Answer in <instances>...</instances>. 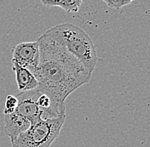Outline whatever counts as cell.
Wrapping results in <instances>:
<instances>
[{
    "label": "cell",
    "mask_w": 150,
    "mask_h": 147,
    "mask_svg": "<svg viewBox=\"0 0 150 147\" xmlns=\"http://www.w3.org/2000/svg\"><path fill=\"white\" fill-rule=\"evenodd\" d=\"M37 42L39 58L34 76L38 87L48 90L64 103L77 89L89 83L92 72L46 35L42 34Z\"/></svg>",
    "instance_id": "obj_1"
},
{
    "label": "cell",
    "mask_w": 150,
    "mask_h": 147,
    "mask_svg": "<svg viewBox=\"0 0 150 147\" xmlns=\"http://www.w3.org/2000/svg\"><path fill=\"white\" fill-rule=\"evenodd\" d=\"M93 72L97 61L96 48L90 36L73 23H62L44 32Z\"/></svg>",
    "instance_id": "obj_2"
},
{
    "label": "cell",
    "mask_w": 150,
    "mask_h": 147,
    "mask_svg": "<svg viewBox=\"0 0 150 147\" xmlns=\"http://www.w3.org/2000/svg\"><path fill=\"white\" fill-rule=\"evenodd\" d=\"M67 117L63 112L56 118L41 120L11 141L12 147H50L59 137Z\"/></svg>",
    "instance_id": "obj_3"
},
{
    "label": "cell",
    "mask_w": 150,
    "mask_h": 147,
    "mask_svg": "<svg viewBox=\"0 0 150 147\" xmlns=\"http://www.w3.org/2000/svg\"><path fill=\"white\" fill-rule=\"evenodd\" d=\"M12 62L35 73L38 65L39 49L38 42L20 43L13 49Z\"/></svg>",
    "instance_id": "obj_4"
},
{
    "label": "cell",
    "mask_w": 150,
    "mask_h": 147,
    "mask_svg": "<svg viewBox=\"0 0 150 147\" xmlns=\"http://www.w3.org/2000/svg\"><path fill=\"white\" fill-rule=\"evenodd\" d=\"M31 125L29 120L16 111L9 115H4V132L10 139V142L27 131Z\"/></svg>",
    "instance_id": "obj_5"
},
{
    "label": "cell",
    "mask_w": 150,
    "mask_h": 147,
    "mask_svg": "<svg viewBox=\"0 0 150 147\" xmlns=\"http://www.w3.org/2000/svg\"><path fill=\"white\" fill-rule=\"evenodd\" d=\"M12 70L16 73V83L20 92L33 90L38 86L37 78L29 70L21 67L16 62H12Z\"/></svg>",
    "instance_id": "obj_6"
},
{
    "label": "cell",
    "mask_w": 150,
    "mask_h": 147,
    "mask_svg": "<svg viewBox=\"0 0 150 147\" xmlns=\"http://www.w3.org/2000/svg\"><path fill=\"white\" fill-rule=\"evenodd\" d=\"M84 0H41L47 7H60L67 13L78 12Z\"/></svg>",
    "instance_id": "obj_7"
},
{
    "label": "cell",
    "mask_w": 150,
    "mask_h": 147,
    "mask_svg": "<svg viewBox=\"0 0 150 147\" xmlns=\"http://www.w3.org/2000/svg\"><path fill=\"white\" fill-rule=\"evenodd\" d=\"M18 105V100L16 96L14 95H7L6 100H5V107L4 110V115H9L13 113Z\"/></svg>",
    "instance_id": "obj_8"
},
{
    "label": "cell",
    "mask_w": 150,
    "mask_h": 147,
    "mask_svg": "<svg viewBox=\"0 0 150 147\" xmlns=\"http://www.w3.org/2000/svg\"><path fill=\"white\" fill-rule=\"evenodd\" d=\"M102 1L106 3L108 7L120 10L122 7L130 4L135 0H102Z\"/></svg>",
    "instance_id": "obj_9"
}]
</instances>
